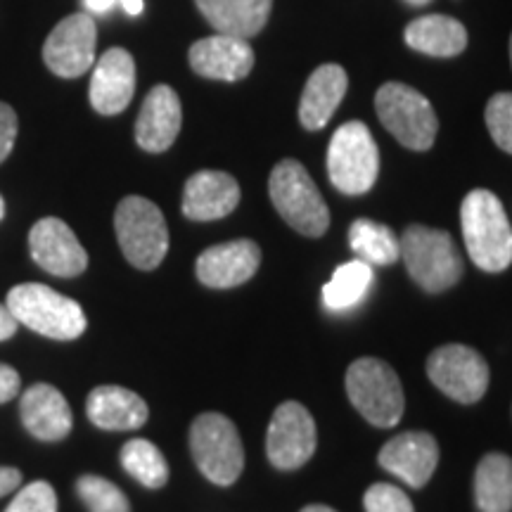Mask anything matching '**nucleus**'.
<instances>
[{
    "mask_svg": "<svg viewBox=\"0 0 512 512\" xmlns=\"http://www.w3.org/2000/svg\"><path fill=\"white\" fill-rule=\"evenodd\" d=\"M460 226L470 259L486 273H501L512 264V226L503 202L491 190L467 192L460 204Z\"/></svg>",
    "mask_w": 512,
    "mask_h": 512,
    "instance_id": "f257e3e1",
    "label": "nucleus"
},
{
    "mask_svg": "<svg viewBox=\"0 0 512 512\" xmlns=\"http://www.w3.org/2000/svg\"><path fill=\"white\" fill-rule=\"evenodd\" d=\"M5 306L12 311L19 325L43 337L57 339V342L79 339L88 325L79 302L41 283L15 285L8 292Z\"/></svg>",
    "mask_w": 512,
    "mask_h": 512,
    "instance_id": "f03ea898",
    "label": "nucleus"
},
{
    "mask_svg": "<svg viewBox=\"0 0 512 512\" xmlns=\"http://www.w3.org/2000/svg\"><path fill=\"white\" fill-rule=\"evenodd\" d=\"M399 240L408 275L425 292H446L463 278V256L446 230L408 226Z\"/></svg>",
    "mask_w": 512,
    "mask_h": 512,
    "instance_id": "7ed1b4c3",
    "label": "nucleus"
},
{
    "mask_svg": "<svg viewBox=\"0 0 512 512\" xmlns=\"http://www.w3.org/2000/svg\"><path fill=\"white\" fill-rule=\"evenodd\" d=\"M268 195L278 214L306 238H320L330 226V211L309 171L297 159H283L268 178Z\"/></svg>",
    "mask_w": 512,
    "mask_h": 512,
    "instance_id": "20e7f679",
    "label": "nucleus"
},
{
    "mask_svg": "<svg viewBox=\"0 0 512 512\" xmlns=\"http://www.w3.org/2000/svg\"><path fill=\"white\" fill-rule=\"evenodd\" d=\"M114 230L128 264L152 271L169 252V226L162 209L140 195H128L114 211Z\"/></svg>",
    "mask_w": 512,
    "mask_h": 512,
    "instance_id": "39448f33",
    "label": "nucleus"
},
{
    "mask_svg": "<svg viewBox=\"0 0 512 512\" xmlns=\"http://www.w3.org/2000/svg\"><path fill=\"white\" fill-rule=\"evenodd\" d=\"M347 394L358 413L375 427L399 425L406 411L403 384L396 370L380 358H358L344 377Z\"/></svg>",
    "mask_w": 512,
    "mask_h": 512,
    "instance_id": "423d86ee",
    "label": "nucleus"
},
{
    "mask_svg": "<svg viewBox=\"0 0 512 512\" xmlns=\"http://www.w3.org/2000/svg\"><path fill=\"white\" fill-rule=\"evenodd\" d=\"M380 174V150L363 121H347L328 147V176L344 195H366Z\"/></svg>",
    "mask_w": 512,
    "mask_h": 512,
    "instance_id": "0eeeda50",
    "label": "nucleus"
},
{
    "mask_svg": "<svg viewBox=\"0 0 512 512\" xmlns=\"http://www.w3.org/2000/svg\"><path fill=\"white\" fill-rule=\"evenodd\" d=\"M375 110L382 126L399 140L403 147L425 152L434 145L439 119L425 95L406 83H384L375 95Z\"/></svg>",
    "mask_w": 512,
    "mask_h": 512,
    "instance_id": "6e6552de",
    "label": "nucleus"
},
{
    "mask_svg": "<svg viewBox=\"0 0 512 512\" xmlns=\"http://www.w3.org/2000/svg\"><path fill=\"white\" fill-rule=\"evenodd\" d=\"M190 451L209 482L230 486L245 467V448L235 422L221 413H202L190 427Z\"/></svg>",
    "mask_w": 512,
    "mask_h": 512,
    "instance_id": "1a4fd4ad",
    "label": "nucleus"
},
{
    "mask_svg": "<svg viewBox=\"0 0 512 512\" xmlns=\"http://www.w3.org/2000/svg\"><path fill=\"white\" fill-rule=\"evenodd\" d=\"M427 375L434 387L458 403H477L489 389L484 356L465 344H446L427 358Z\"/></svg>",
    "mask_w": 512,
    "mask_h": 512,
    "instance_id": "9d476101",
    "label": "nucleus"
},
{
    "mask_svg": "<svg viewBox=\"0 0 512 512\" xmlns=\"http://www.w3.org/2000/svg\"><path fill=\"white\" fill-rule=\"evenodd\" d=\"M98 48V27L88 12L64 17L50 31L43 46V62L55 76L62 79H79L95 64Z\"/></svg>",
    "mask_w": 512,
    "mask_h": 512,
    "instance_id": "9b49d317",
    "label": "nucleus"
},
{
    "mask_svg": "<svg viewBox=\"0 0 512 512\" xmlns=\"http://www.w3.org/2000/svg\"><path fill=\"white\" fill-rule=\"evenodd\" d=\"M316 422L299 401L275 408L266 434V456L278 470H297L316 453Z\"/></svg>",
    "mask_w": 512,
    "mask_h": 512,
    "instance_id": "f8f14e48",
    "label": "nucleus"
},
{
    "mask_svg": "<svg viewBox=\"0 0 512 512\" xmlns=\"http://www.w3.org/2000/svg\"><path fill=\"white\" fill-rule=\"evenodd\" d=\"M29 249L36 264L57 278H76L88 268V254L74 230L55 216L34 223L29 233Z\"/></svg>",
    "mask_w": 512,
    "mask_h": 512,
    "instance_id": "ddd939ff",
    "label": "nucleus"
},
{
    "mask_svg": "<svg viewBox=\"0 0 512 512\" xmlns=\"http://www.w3.org/2000/svg\"><path fill=\"white\" fill-rule=\"evenodd\" d=\"M192 72L214 81H242L254 67V50L247 38L219 34L200 38L188 53Z\"/></svg>",
    "mask_w": 512,
    "mask_h": 512,
    "instance_id": "4468645a",
    "label": "nucleus"
},
{
    "mask_svg": "<svg viewBox=\"0 0 512 512\" xmlns=\"http://www.w3.org/2000/svg\"><path fill=\"white\" fill-rule=\"evenodd\" d=\"M136 93V62L128 50L110 48L95 62L91 76V105L102 117H114L131 105Z\"/></svg>",
    "mask_w": 512,
    "mask_h": 512,
    "instance_id": "2eb2a0df",
    "label": "nucleus"
},
{
    "mask_svg": "<svg viewBox=\"0 0 512 512\" xmlns=\"http://www.w3.org/2000/svg\"><path fill=\"white\" fill-rule=\"evenodd\" d=\"M439 463L437 439L427 432H403L389 439L380 451V465L413 489L430 482Z\"/></svg>",
    "mask_w": 512,
    "mask_h": 512,
    "instance_id": "dca6fc26",
    "label": "nucleus"
},
{
    "mask_svg": "<svg viewBox=\"0 0 512 512\" xmlns=\"http://www.w3.org/2000/svg\"><path fill=\"white\" fill-rule=\"evenodd\" d=\"M261 264V249L252 240H233L204 249L197 259V278L214 290L238 287L254 278Z\"/></svg>",
    "mask_w": 512,
    "mask_h": 512,
    "instance_id": "f3484780",
    "label": "nucleus"
},
{
    "mask_svg": "<svg viewBox=\"0 0 512 512\" xmlns=\"http://www.w3.org/2000/svg\"><path fill=\"white\" fill-rule=\"evenodd\" d=\"M183 124L178 93L166 83L152 88L140 107L136 121V143L145 152H166L176 143Z\"/></svg>",
    "mask_w": 512,
    "mask_h": 512,
    "instance_id": "a211bd4d",
    "label": "nucleus"
},
{
    "mask_svg": "<svg viewBox=\"0 0 512 512\" xmlns=\"http://www.w3.org/2000/svg\"><path fill=\"white\" fill-rule=\"evenodd\" d=\"M19 415L31 437L38 441H62L72 432V408L60 389L38 382L22 394Z\"/></svg>",
    "mask_w": 512,
    "mask_h": 512,
    "instance_id": "6ab92c4d",
    "label": "nucleus"
},
{
    "mask_svg": "<svg viewBox=\"0 0 512 512\" xmlns=\"http://www.w3.org/2000/svg\"><path fill=\"white\" fill-rule=\"evenodd\" d=\"M240 204V185L226 171H197L183 190V214L190 221H216Z\"/></svg>",
    "mask_w": 512,
    "mask_h": 512,
    "instance_id": "aec40b11",
    "label": "nucleus"
},
{
    "mask_svg": "<svg viewBox=\"0 0 512 512\" xmlns=\"http://www.w3.org/2000/svg\"><path fill=\"white\" fill-rule=\"evenodd\" d=\"M88 420L107 432L140 430L147 422V403L131 389L119 384H102L88 394L86 401Z\"/></svg>",
    "mask_w": 512,
    "mask_h": 512,
    "instance_id": "412c9836",
    "label": "nucleus"
},
{
    "mask_svg": "<svg viewBox=\"0 0 512 512\" xmlns=\"http://www.w3.org/2000/svg\"><path fill=\"white\" fill-rule=\"evenodd\" d=\"M349 88V76L339 64H323L306 81L302 102H299V121L306 131H320L328 126Z\"/></svg>",
    "mask_w": 512,
    "mask_h": 512,
    "instance_id": "4be33fe9",
    "label": "nucleus"
},
{
    "mask_svg": "<svg viewBox=\"0 0 512 512\" xmlns=\"http://www.w3.org/2000/svg\"><path fill=\"white\" fill-rule=\"evenodd\" d=\"M195 5L219 34L252 38L266 27L273 0H195Z\"/></svg>",
    "mask_w": 512,
    "mask_h": 512,
    "instance_id": "5701e85b",
    "label": "nucleus"
},
{
    "mask_svg": "<svg viewBox=\"0 0 512 512\" xmlns=\"http://www.w3.org/2000/svg\"><path fill=\"white\" fill-rule=\"evenodd\" d=\"M406 43L432 57H456L467 48V29L448 15H425L406 27Z\"/></svg>",
    "mask_w": 512,
    "mask_h": 512,
    "instance_id": "b1692460",
    "label": "nucleus"
},
{
    "mask_svg": "<svg viewBox=\"0 0 512 512\" xmlns=\"http://www.w3.org/2000/svg\"><path fill=\"white\" fill-rule=\"evenodd\" d=\"M475 503L479 512H512V458L486 453L475 472Z\"/></svg>",
    "mask_w": 512,
    "mask_h": 512,
    "instance_id": "393cba45",
    "label": "nucleus"
},
{
    "mask_svg": "<svg viewBox=\"0 0 512 512\" xmlns=\"http://www.w3.org/2000/svg\"><path fill=\"white\" fill-rule=\"evenodd\" d=\"M349 245L358 259L370 266H389L399 261L401 240L384 223L370 219H356L349 228Z\"/></svg>",
    "mask_w": 512,
    "mask_h": 512,
    "instance_id": "a878e982",
    "label": "nucleus"
},
{
    "mask_svg": "<svg viewBox=\"0 0 512 512\" xmlns=\"http://www.w3.org/2000/svg\"><path fill=\"white\" fill-rule=\"evenodd\" d=\"M373 285V266L363 259L342 264L332 275V280L323 287V304L330 311H349L366 299Z\"/></svg>",
    "mask_w": 512,
    "mask_h": 512,
    "instance_id": "bb28decb",
    "label": "nucleus"
},
{
    "mask_svg": "<svg viewBox=\"0 0 512 512\" xmlns=\"http://www.w3.org/2000/svg\"><path fill=\"white\" fill-rule=\"evenodd\" d=\"M121 465L147 489H162L169 482V465L164 453L150 439H131L121 448Z\"/></svg>",
    "mask_w": 512,
    "mask_h": 512,
    "instance_id": "cd10ccee",
    "label": "nucleus"
},
{
    "mask_svg": "<svg viewBox=\"0 0 512 512\" xmlns=\"http://www.w3.org/2000/svg\"><path fill=\"white\" fill-rule=\"evenodd\" d=\"M76 494H79L88 512H131V503H128L124 491L105 477H79V482H76Z\"/></svg>",
    "mask_w": 512,
    "mask_h": 512,
    "instance_id": "c85d7f7f",
    "label": "nucleus"
},
{
    "mask_svg": "<svg viewBox=\"0 0 512 512\" xmlns=\"http://www.w3.org/2000/svg\"><path fill=\"white\" fill-rule=\"evenodd\" d=\"M484 117L494 143L512 155V93H496L486 105Z\"/></svg>",
    "mask_w": 512,
    "mask_h": 512,
    "instance_id": "c756f323",
    "label": "nucleus"
},
{
    "mask_svg": "<svg viewBox=\"0 0 512 512\" xmlns=\"http://www.w3.org/2000/svg\"><path fill=\"white\" fill-rule=\"evenodd\" d=\"M5 512H57V494L48 482H31L19 489Z\"/></svg>",
    "mask_w": 512,
    "mask_h": 512,
    "instance_id": "7c9ffc66",
    "label": "nucleus"
},
{
    "mask_svg": "<svg viewBox=\"0 0 512 512\" xmlns=\"http://www.w3.org/2000/svg\"><path fill=\"white\" fill-rule=\"evenodd\" d=\"M366 512H415L411 498L394 484H373L363 496Z\"/></svg>",
    "mask_w": 512,
    "mask_h": 512,
    "instance_id": "2f4dec72",
    "label": "nucleus"
},
{
    "mask_svg": "<svg viewBox=\"0 0 512 512\" xmlns=\"http://www.w3.org/2000/svg\"><path fill=\"white\" fill-rule=\"evenodd\" d=\"M17 114L8 102H0V164L10 157L17 140Z\"/></svg>",
    "mask_w": 512,
    "mask_h": 512,
    "instance_id": "473e14b6",
    "label": "nucleus"
},
{
    "mask_svg": "<svg viewBox=\"0 0 512 512\" xmlns=\"http://www.w3.org/2000/svg\"><path fill=\"white\" fill-rule=\"evenodd\" d=\"M19 373L8 363H0V403H8L19 394Z\"/></svg>",
    "mask_w": 512,
    "mask_h": 512,
    "instance_id": "72a5a7b5",
    "label": "nucleus"
},
{
    "mask_svg": "<svg viewBox=\"0 0 512 512\" xmlns=\"http://www.w3.org/2000/svg\"><path fill=\"white\" fill-rule=\"evenodd\" d=\"M19 484H22V472H19L17 467L0 465V498L17 491Z\"/></svg>",
    "mask_w": 512,
    "mask_h": 512,
    "instance_id": "f704fd0d",
    "label": "nucleus"
},
{
    "mask_svg": "<svg viewBox=\"0 0 512 512\" xmlns=\"http://www.w3.org/2000/svg\"><path fill=\"white\" fill-rule=\"evenodd\" d=\"M17 318L12 316V311L8 309V306L0 304V342H5V339L15 337L17 332Z\"/></svg>",
    "mask_w": 512,
    "mask_h": 512,
    "instance_id": "c9c22d12",
    "label": "nucleus"
},
{
    "mask_svg": "<svg viewBox=\"0 0 512 512\" xmlns=\"http://www.w3.org/2000/svg\"><path fill=\"white\" fill-rule=\"evenodd\" d=\"M83 5H86L88 15H105L114 5H119V0H83Z\"/></svg>",
    "mask_w": 512,
    "mask_h": 512,
    "instance_id": "e433bc0d",
    "label": "nucleus"
},
{
    "mask_svg": "<svg viewBox=\"0 0 512 512\" xmlns=\"http://www.w3.org/2000/svg\"><path fill=\"white\" fill-rule=\"evenodd\" d=\"M119 5L124 8L126 15H140L143 12V0H119Z\"/></svg>",
    "mask_w": 512,
    "mask_h": 512,
    "instance_id": "4c0bfd02",
    "label": "nucleus"
},
{
    "mask_svg": "<svg viewBox=\"0 0 512 512\" xmlns=\"http://www.w3.org/2000/svg\"><path fill=\"white\" fill-rule=\"evenodd\" d=\"M302 512H337V510L328 508V505H306Z\"/></svg>",
    "mask_w": 512,
    "mask_h": 512,
    "instance_id": "58836bf2",
    "label": "nucleus"
},
{
    "mask_svg": "<svg viewBox=\"0 0 512 512\" xmlns=\"http://www.w3.org/2000/svg\"><path fill=\"white\" fill-rule=\"evenodd\" d=\"M403 3L413 5V8H422V5H430L432 0H403Z\"/></svg>",
    "mask_w": 512,
    "mask_h": 512,
    "instance_id": "ea45409f",
    "label": "nucleus"
},
{
    "mask_svg": "<svg viewBox=\"0 0 512 512\" xmlns=\"http://www.w3.org/2000/svg\"><path fill=\"white\" fill-rule=\"evenodd\" d=\"M3 216H5V202L3 197H0V221H3Z\"/></svg>",
    "mask_w": 512,
    "mask_h": 512,
    "instance_id": "a19ab883",
    "label": "nucleus"
},
{
    "mask_svg": "<svg viewBox=\"0 0 512 512\" xmlns=\"http://www.w3.org/2000/svg\"><path fill=\"white\" fill-rule=\"evenodd\" d=\"M510 62H512V36H510Z\"/></svg>",
    "mask_w": 512,
    "mask_h": 512,
    "instance_id": "79ce46f5",
    "label": "nucleus"
}]
</instances>
